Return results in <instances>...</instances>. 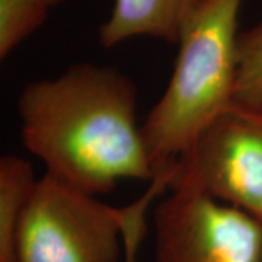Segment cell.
Segmentation results:
<instances>
[{"instance_id":"7a4b0ae2","label":"cell","mask_w":262,"mask_h":262,"mask_svg":"<svg viewBox=\"0 0 262 262\" xmlns=\"http://www.w3.org/2000/svg\"><path fill=\"white\" fill-rule=\"evenodd\" d=\"M242 0H201L179 38L168 88L141 125L156 173L172 168L233 102Z\"/></svg>"},{"instance_id":"277c9868","label":"cell","mask_w":262,"mask_h":262,"mask_svg":"<svg viewBox=\"0 0 262 262\" xmlns=\"http://www.w3.org/2000/svg\"><path fill=\"white\" fill-rule=\"evenodd\" d=\"M169 191L196 192L262 222V110H223L175 162Z\"/></svg>"},{"instance_id":"3957f363","label":"cell","mask_w":262,"mask_h":262,"mask_svg":"<svg viewBox=\"0 0 262 262\" xmlns=\"http://www.w3.org/2000/svg\"><path fill=\"white\" fill-rule=\"evenodd\" d=\"M124 208L46 172L24 208L19 262H125Z\"/></svg>"},{"instance_id":"52a82bcc","label":"cell","mask_w":262,"mask_h":262,"mask_svg":"<svg viewBox=\"0 0 262 262\" xmlns=\"http://www.w3.org/2000/svg\"><path fill=\"white\" fill-rule=\"evenodd\" d=\"M35 182L28 160L15 155L0 159V262H19V226Z\"/></svg>"},{"instance_id":"5b68a950","label":"cell","mask_w":262,"mask_h":262,"mask_svg":"<svg viewBox=\"0 0 262 262\" xmlns=\"http://www.w3.org/2000/svg\"><path fill=\"white\" fill-rule=\"evenodd\" d=\"M153 222L156 262H262V222L213 198L170 191Z\"/></svg>"},{"instance_id":"8992f818","label":"cell","mask_w":262,"mask_h":262,"mask_svg":"<svg viewBox=\"0 0 262 262\" xmlns=\"http://www.w3.org/2000/svg\"><path fill=\"white\" fill-rule=\"evenodd\" d=\"M201 0H114L99 28V44L113 48L133 37H153L178 44Z\"/></svg>"},{"instance_id":"8fae6325","label":"cell","mask_w":262,"mask_h":262,"mask_svg":"<svg viewBox=\"0 0 262 262\" xmlns=\"http://www.w3.org/2000/svg\"><path fill=\"white\" fill-rule=\"evenodd\" d=\"M42 2H44L47 6H50V8H54V6H56V5H58L61 0H42Z\"/></svg>"},{"instance_id":"30bf717a","label":"cell","mask_w":262,"mask_h":262,"mask_svg":"<svg viewBox=\"0 0 262 262\" xmlns=\"http://www.w3.org/2000/svg\"><path fill=\"white\" fill-rule=\"evenodd\" d=\"M172 179V169L160 170L156 173L153 181H150L146 192L124 208V226H122V241L125 262H139V249L143 242V237L147 232L146 226V211L150 204L166 192Z\"/></svg>"},{"instance_id":"9c48e42d","label":"cell","mask_w":262,"mask_h":262,"mask_svg":"<svg viewBox=\"0 0 262 262\" xmlns=\"http://www.w3.org/2000/svg\"><path fill=\"white\" fill-rule=\"evenodd\" d=\"M50 9L42 0H0V57H8L32 35Z\"/></svg>"},{"instance_id":"6da1fadb","label":"cell","mask_w":262,"mask_h":262,"mask_svg":"<svg viewBox=\"0 0 262 262\" xmlns=\"http://www.w3.org/2000/svg\"><path fill=\"white\" fill-rule=\"evenodd\" d=\"M18 113L28 151L48 173L91 195L110 192L121 179L156 177L137 124V86L117 67L82 63L31 82Z\"/></svg>"},{"instance_id":"ba28073f","label":"cell","mask_w":262,"mask_h":262,"mask_svg":"<svg viewBox=\"0 0 262 262\" xmlns=\"http://www.w3.org/2000/svg\"><path fill=\"white\" fill-rule=\"evenodd\" d=\"M233 102L262 110V20L237 35Z\"/></svg>"}]
</instances>
